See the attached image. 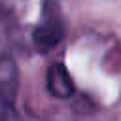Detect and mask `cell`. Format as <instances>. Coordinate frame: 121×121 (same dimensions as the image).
<instances>
[{"label":"cell","instance_id":"3","mask_svg":"<svg viewBox=\"0 0 121 121\" xmlns=\"http://www.w3.org/2000/svg\"><path fill=\"white\" fill-rule=\"evenodd\" d=\"M45 83H47L49 93L53 96H57V98H68L76 91V85H74L68 70L62 64H59V62L49 66L47 76H45Z\"/></svg>","mask_w":121,"mask_h":121},{"label":"cell","instance_id":"2","mask_svg":"<svg viewBox=\"0 0 121 121\" xmlns=\"http://www.w3.org/2000/svg\"><path fill=\"white\" fill-rule=\"evenodd\" d=\"M62 36H64V23L60 19V11L57 4L49 0L43 4L40 23L36 25L34 43L38 45L40 51H49L60 42Z\"/></svg>","mask_w":121,"mask_h":121},{"label":"cell","instance_id":"1","mask_svg":"<svg viewBox=\"0 0 121 121\" xmlns=\"http://www.w3.org/2000/svg\"><path fill=\"white\" fill-rule=\"evenodd\" d=\"M19 87V70L9 55H0V121H17L15 98Z\"/></svg>","mask_w":121,"mask_h":121}]
</instances>
